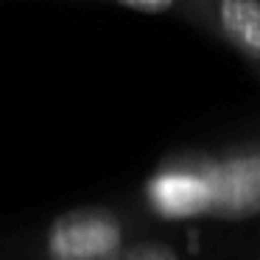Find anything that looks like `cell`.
I'll return each mask as SVG.
<instances>
[{
  "label": "cell",
  "instance_id": "cell-1",
  "mask_svg": "<svg viewBox=\"0 0 260 260\" xmlns=\"http://www.w3.org/2000/svg\"><path fill=\"white\" fill-rule=\"evenodd\" d=\"M207 182V215L215 221L260 218V140L218 154H196Z\"/></svg>",
  "mask_w": 260,
  "mask_h": 260
},
{
  "label": "cell",
  "instance_id": "cell-2",
  "mask_svg": "<svg viewBox=\"0 0 260 260\" xmlns=\"http://www.w3.org/2000/svg\"><path fill=\"white\" fill-rule=\"evenodd\" d=\"M129 243L123 215L109 207H79L56 215L42 238L45 260H115Z\"/></svg>",
  "mask_w": 260,
  "mask_h": 260
},
{
  "label": "cell",
  "instance_id": "cell-3",
  "mask_svg": "<svg viewBox=\"0 0 260 260\" xmlns=\"http://www.w3.org/2000/svg\"><path fill=\"white\" fill-rule=\"evenodd\" d=\"M185 23L238 53L260 84V0H190Z\"/></svg>",
  "mask_w": 260,
  "mask_h": 260
},
{
  "label": "cell",
  "instance_id": "cell-4",
  "mask_svg": "<svg viewBox=\"0 0 260 260\" xmlns=\"http://www.w3.org/2000/svg\"><path fill=\"white\" fill-rule=\"evenodd\" d=\"M146 202L159 218L187 221L207 215V182L196 154L165 162L146 185Z\"/></svg>",
  "mask_w": 260,
  "mask_h": 260
},
{
  "label": "cell",
  "instance_id": "cell-5",
  "mask_svg": "<svg viewBox=\"0 0 260 260\" xmlns=\"http://www.w3.org/2000/svg\"><path fill=\"white\" fill-rule=\"evenodd\" d=\"M98 3H112L140 14H162V17L179 20H187V9H190V0H98Z\"/></svg>",
  "mask_w": 260,
  "mask_h": 260
},
{
  "label": "cell",
  "instance_id": "cell-6",
  "mask_svg": "<svg viewBox=\"0 0 260 260\" xmlns=\"http://www.w3.org/2000/svg\"><path fill=\"white\" fill-rule=\"evenodd\" d=\"M115 260H182V257L165 241H135L126 243Z\"/></svg>",
  "mask_w": 260,
  "mask_h": 260
}]
</instances>
